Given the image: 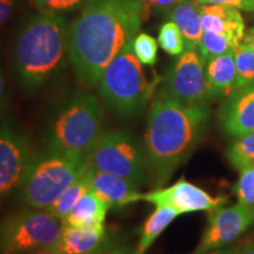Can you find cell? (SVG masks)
I'll use <instances>...</instances> for the list:
<instances>
[{"label": "cell", "instance_id": "1", "mask_svg": "<svg viewBox=\"0 0 254 254\" xmlns=\"http://www.w3.org/2000/svg\"><path fill=\"white\" fill-rule=\"evenodd\" d=\"M150 11L144 0H86L68 30L69 62L86 86L98 85L106 66L134 39Z\"/></svg>", "mask_w": 254, "mask_h": 254}, {"label": "cell", "instance_id": "2", "mask_svg": "<svg viewBox=\"0 0 254 254\" xmlns=\"http://www.w3.org/2000/svg\"><path fill=\"white\" fill-rule=\"evenodd\" d=\"M208 120V107L187 106L159 93L148 113L144 144L155 186H163L194 151Z\"/></svg>", "mask_w": 254, "mask_h": 254}, {"label": "cell", "instance_id": "3", "mask_svg": "<svg viewBox=\"0 0 254 254\" xmlns=\"http://www.w3.org/2000/svg\"><path fill=\"white\" fill-rule=\"evenodd\" d=\"M67 21L63 13L38 12L19 27L13 64L24 88L36 91L65 68L68 51Z\"/></svg>", "mask_w": 254, "mask_h": 254}, {"label": "cell", "instance_id": "4", "mask_svg": "<svg viewBox=\"0 0 254 254\" xmlns=\"http://www.w3.org/2000/svg\"><path fill=\"white\" fill-rule=\"evenodd\" d=\"M105 113L91 93L74 95L58 111L47 132V148L73 157L87 158L104 134Z\"/></svg>", "mask_w": 254, "mask_h": 254}, {"label": "cell", "instance_id": "5", "mask_svg": "<svg viewBox=\"0 0 254 254\" xmlns=\"http://www.w3.org/2000/svg\"><path fill=\"white\" fill-rule=\"evenodd\" d=\"M87 167V158L49 148L34 154L20 185L21 201L28 207L47 209Z\"/></svg>", "mask_w": 254, "mask_h": 254}, {"label": "cell", "instance_id": "6", "mask_svg": "<svg viewBox=\"0 0 254 254\" xmlns=\"http://www.w3.org/2000/svg\"><path fill=\"white\" fill-rule=\"evenodd\" d=\"M101 99L123 117L141 113L154 85L146 79L141 63L132 49V41L112 59L99 79Z\"/></svg>", "mask_w": 254, "mask_h": 254}, {"label": "cell", "instance_id": "7", "mask_svg": "<svg viewBox=\"0 0 254 254\" xmlns=\"http://www.w3.org/2000/svg\"><path fill=\"white\" fill-rule=\"evenodd\" d=\"M64 222L47 209L32 208L0 221V254H32L50 250L63 234Z\"/></svg>", "mask_w": 254, "mask_h": 254}, {"label": "cell", "instance_id": "8", "mask_svg": "<svg viewBox=\"0 0 254 254\" xmlns=\"http://www.w3.org/2000/svg\"><path fill=\"white\" fill-rule=\"evenodd\" d=\"M87 163L95 171L125 178L138 186L145 185L150 174L145 148L124 131L104 132L88 153Z\"/></svg>", "mask_w": 254, "mask_h": 254}, {"label": "cell", "instance_id": "9", "mask_svg": "<svg viewBox=\"0 0 254 254\" xmlns=\"http://www.w3.org/2000/svg\"><path fill=\"white\" fill-rule=\"evenodd\" d=\"M205 65L198 50L186 49L168 71L160 93L187 106L208 107Z\"/></svg>", "mask_w": 254, "mask_h": 254}, {"label": "cell", "instance_id": "10", "mask_svg": "<svg viewBox=\"0 0 254 254\" xmlns=\"http://www.w3.org/2000/svg\"><path fill=\"white\" fill-rule=\"evenodd\" d=\"M254 226V206L240 204L230 207H217L208 213L201 240L196 250L200 252L231 245Z\"/></svg>", "mask_w": 254, "mask_h": 254}, {"label": "cell", "instance_id": "11", "mask_svg": "<svg viewBox=\"0 0 254 254\" xmlns=\"http://www.w3.org/2000/svg\"><path fill=\"white\" fill-rule=\"evenodd\" d=\"M33 155L25 135L8 124L0 126V199L20 187Z\"/></svg>", "mask_w": 254, "mask_h": 254}, {"label": "cell", "instance_id": "12", "mask_svg": "<svg viewBox=\"0 0 254 254\" xmlns=\"http://www.w3.org/2000/svg\"><path fill=\"white\" fill-rule=\"evenodd\" d=\"M141 201L154 206H167L179 214L192 212L212 211L227 202L225 196H212L205 190L185 179L178 180L173 185L141 193Z\"/></svg>", "mask_w": 254, "mask_h": 254}, {"label": "cell", "instance_id": "13", "mask_svg": "<svg viewBox=\"0 0 254 254\" xmlns=\"http://www.w3.org/2000/svg\"><path fill=\"white\" fill-rule=\"evenodd\" d=\"M219 119L224 134L238 136L254 132V84L237 88L222 103Z\"/></svg>", "mask_w": 254, "mask_h": 254}, {"label": "cell", "instance_id": "14", "mask_svg": "<svg viewBox=\"0 0 254 254\" xmlns=\"http://www.w3.org/2000/svg\"><path fill=\"white\" fill-rule=\"evenodd\" d=\"M118 241L106 228L65 226L58 243L49 251L62 254H101Z\"/></svg>", "mask_w": 254, "mask_h": 254}, {"label": "cell", "instance_id": "15", "mask_svg": "<svg viewBox=\"0 0 254 254\" xmlns=\"http://www.w3.org/2000/svg\"><path fill=\"white\" fill-rule=\"evenodd\" d=\"M90 185L91 190L104 199L110 208H123L141 201V193L136 184L114 174L99 172L91 167Z\"/></svg>", "mask_w": 254, "mask_h": 254}, {"label": "cell", "instance_id": "16", "mask_svg": "<svg viewBox=\"0 0 254 254\" xmlns=\"http://www.w3.org/2000/svg\"><path fill=\"white\" fill-rule=\"evenodd\" d=\"M200 14L204 31L226 36L236 44L243 41L245 23L238 8L221 4L201 5Z\"/></svg>", "mask_w": 254, "mask_h": 254}, {"label": "cell", "instance_id": "17", "mask_svg": "<svg viewBox=\"0 0 254 254\" xmlns=\"http://www.w3.org/2000/svg\"><path fill=\"white\" fill-rule=\"evenodd\" d=\"M209 99L227 98L236 90L237 68L233 50L206 63Z\"/></svg>", "mask_w": 254, "mask_h": 254}, {"label": "cell", "instance_id": "18", "mask_svg": "<svg viewBox=\"0 0 254 254\" xmlns=\"http://www.w3.org/2000/svg\"><path fill=\"white\" fill-rule=\"evenodd\" d=\"M110 206L93 190H88L64 219L65 226L105 228V219Z\"/></svg>", "mask_w": 254, "mask_h": 254}, {"label": "cell", "instance_id": "19", "mask_svg": "<svg viewBox=\"0 0 254 254\" xmlns=\"http://www.w3.org/2000/svg\"><path fill=\"white\" fill-rule=\"evenodd\" d=\"M201 5L196 1H180L168 12L170 19L182 31L186 43V49H198L204 28L200 14Z\"/></svg>", "mask_w": 254, "mask_h": 254}, {"label": "cell", "instance_id": "20", "mask_svg": "<svg viewBox=\"0 0 254 254\" xmlns=\"http://www.w3.org/2000/svg\"><path fill=\"white\" fill-rule=\"evenodd\" d=\"M180 215L176 209L167 206H155L152 214L146 219L140 232V239L136 245V254H145L153 245L163 232L168 227V225Z\"/></svg>", "mask_w": 254, "mask_h": 254}, {"label": "cell", "instance_id": "21", "mask_svg": "<svg viewBox=\"0 0 254 254\" xmlns=\"http://www.w3.org/2000/svg\"><path fill=\"white\" fill-rule=\"evenodd\" d=\"M88 190H91L90 167H87L85 172L71 186H68L64 190L63 194L47 208V211L52 215H55L56 218H58L59 220L64 221L69 211L74 207V205L80 200L82 195L86 194Z\"/></svg>", "mask_w": 254, "mask_h": 254}, {"label": "cell", "instance_id": "22", "mask_svg": "<svg viewBox=\"0 0 254 254\" xmlns=\"http://www.w3.org/2000/svg\"><path fill=\"white\" fill-rule=\"evenodd\" d=\"M226 157L233 167H241L254 164V132L238 136L231 142L226 151Z\"/></svg>", "mask_w": 254, "mask_h": 254}, {"label": "cell", "instance_id": "23", "mask_svg": "<svg viewBox=\"0 0 254 254\" xmlns=\"http://www.w3.org/2000/svg\"><path fill=\"white\" fill-rule=\"evenodd\" d=\"M236 45H238V44L226 36L204 31L196 50H198L199 55L201 56L202 60L206 64L208 60L213 59L215 57L227 53Z\"/></svg>", "mask_w": 254, "mask_h": 254}, {"label": "cell", "instance_id": "24", "mask_svg": "<svg viewBox=\"0 0 254 254\" xmlns=\"http://www.w3.org/2000/svg\"><path fill=\"white\" fill-rule=\"evenodd\" d=\"M232 50L234 53L237 68L236 90L254 84V51L241 43Z\"/></svg>", "mask_w": 254, "mask_h": 254}, {"label": "cell", "instance_id": "25", "mask_svg": "<svg viewBox=\"0 0 254 254\" xmlns=\"http://www.w3.org/2000/svg\"><path fill=\"white\" fill-rule=\"evenodd\" d=\"M159 45L171 56H180L185 52L186 43L180 28L173 21H168L159 31Z\"/></svg>", "mask_w": 254, "mask_h": 254}, {"label": "cell", "instance_id": "26", "mask_svg": "<svg viewBox=\"0 0 254 254\" xmlns=\"http://www.w3.org/2000/svg\"><path fill=\"white\" fill-rule=\"evenodd\" d=\"M132 49L141 64L148 66L155 65L158 60V43L150 34H136L132 40Z\"/></svg>", "mask_w": 254, "mask_h": 254}, {"label": "cell", "instance_id": "27", "mask_svg": "<svg viewBox=\"0 0 254 254\" xmlns=\"http://www.w3.org/2000/svg\"><path fill=\"white\" fill-rule=\"evenodd\" d=\"M233 190L238 202L254 206V164L240 168Z\"/></svg>", "mask_w": 254, "mask_h": 254}, {"label": "cell", "instance_id": "28", "mask_svg": "<svg viewBox=\"0 0 254 254\" xmlns=\"http://www.w3.org/2000/svg\"><path fill=\"white\" fill-rule=\"evenodd\" d=\"M86 0H31V2L39 9V12H53L64 13L73 11Z\"/></svg>", "mask_w": 254, "mask_h": 254}, {"label": "cell", "instance_id": "29", "mask_svg": "<svg viewBox=\"0 0 254 254\" xmlns=\"http://www.w3.org/2000/svg\"><path fill=\"white\" fill-rule=\"evenodd\" d=\"M200 5H212V4H221L232 6L238 9H244V11L254 12V0H195Z\"/></svg>", "mask_w": 254, "mask_h": 254}, {"label": "cell", "instance_id": "30", "mask_svg": "<svg viewBox=\"0 0 254 254\" xmlns=\"http://www.w3.org/2000/svg\"><path fill=\"white\" fill-rule=\"evenodd\" d=\"M182 0H144L148 11L155 9L158 12H170Z\"/></svg>", "mask_w": 254, "mask_h": 254}, {"label": "cell", "instance_id": "31", "mask_svg": "<svg viewBox=\"0 0 254 254\" xmlns=\"http://www.w3.org/2000/svg\"><path fill=\"white\" fill-rule=\"evenodd\" d=\"M14 0H0V27L5 24L13 11Z\"/></svg>", "mask_w": 254, "mask_h": 254}, {"label": "cell", "instance_id": "32", "mask_svg": "<svg viewBox=\"0 0 254 254\" xmlns=\"http://www.w3.org/2000/svg\"><path fill=\"white\" fill-rule=\"evenodd\" d=\"M101 254H136V247L127 245V244L117 243L116 245Z\"/></svg>", "mask_w": 254, "mask_h": 254}, {"label": "cell", "instance_id": "33", "mask_svg": "<svg viewBox=\"0 0 254 254\" xmlns=\"http://www.w3.org/2000/svg\"><path fill=\"white\" fill-rule=\"evenodd\" d=\"M234 254H254V236L238 244Z\"/></svg>", "mask_w": 254, "mask_h": 254}, {"label": "cell", "instance_id": "34", "mask_svg": "<svg viewBox=\"0 0 254 254\" xmlns=\"http://www.w3.org/2000/svg\"><path fill=\"white\" fill-rule=\"evenodd\" d=\"M238 244H234V245H227L224 247H220V249H215V250H211L205 252L204 254H234L237 250Z\"/></svg>", "mask_w": 254, "mask_h": 254}, {"label": "cell", "instance_id": "35", "mask_svg": "<svg viewBox=\"0 0 254 254\" xmlns=\"http://www.w3.org/2000/svg\"><path fill=\"white\" fill-rule=\"evenodd\" d=\"M241 44L254 51V27L250 28L249 31L245 32V36H244Z\"/></svg>", "mask_w": 254, "mask_h": 254}, {"label": "cell", "instance_id": "36", "mask_svg": "<svg viewBox=\"0 0 254 254\" xmlns=\"http://www.w3.org/2000/svg\"><path fill=\"white\" fill-rule=\"evenodd\" d=\"M4 106H5V86H4V78H2V72H1V68H0V117H1Z\"/></svg>", "mask_w": 254, "mask_h": 254}, {"label": "cell", "instance_id": "37", "mask_svg": "<svg viewBox=\"0 0 254 254\" xmlns=\"http://www.w3.org/2000/svg\"><path fill=\"white\" fill-rule=\"evenodd\" d=\"M32 254H62V253H57V252H53V251L44 250V251H38V252H34Z\"/></svg>", "mask_w": 254, "mask_h": 254}, {"label": "cell", "instance_id": "38", "mask_svg": "<svg viewBox=\"0 0 254 254\" xmlns=\"http://www.w3.org/2000/svg\"><path fill=\"white\" fill-rule=\"evenodd\" d=\"M189 254H204V252H200V251H198V250H195L194 252H192V253H189Z\"/></svg>", "mask_w": 254, "mask_h": 254}, {"label": "cell", "instance_id": "39", "mask_svg": "<svg viewBox=\"0 0 254 254\" xmlns=\"http://www.w3.org/2000/svg\"><path fill=\"white\" fill-rule=\"evenodd\" d=\"M182 1H185V0H182ZM189 1H195V0H189Z\"/></svg>", "mask_w": 254, "mask_h": 254}]
</instances>
